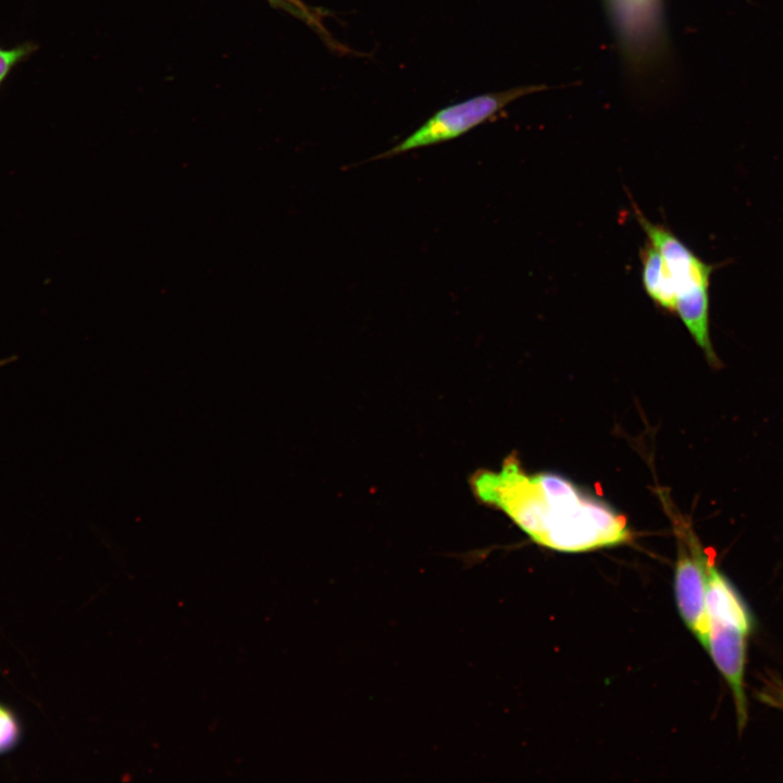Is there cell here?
Wrapping results in <instances>:
<instances>
[{"label": "cell", "instance_id": "10", "mask_svg": "<svg viewBox=\"0 0 783 783\" xmlns=\"http://www.w3.org/2000/svg\"><path fill=\"white\" fill-rule=\"evenodd\" d=\"M283 1L298 10L303 16L304 23L312 27L319 35H321L323 40L326 41L332 48L338 50L340 49V47H338V44L332 39V36L322 24L321 15L318 14V10H313L311 7L307 5L303 0Z\"/></svg>", "mask_w": 783, "mask_h": 783}, {"label": "cell", "instance_id": "9", "mask_svg": "<svg viewBox=\"0 0 783 783\" xmlns=\"http://www.w3.org/2000/svg\"><path fill=\"white\" fill-rule=\"evenodd\" d=\"M37 49L38 46L34 42H23L9 49L0 47V87L12 70L28 59Z\"/></svg>", "mask_w": 783, "mask_h": 783}, {"label": "cell", "instance_id": "11", "mask_svg": "<svg viewBox=\"0 0 783 783\" xmlns=\"http://www.w3.org/2000/svg\"><path fill=\"white\" fill-rule=\"evenodd\" d=\"M265 1L269 4H271L272 7L283 10V11L294 15L295 17L303 21V16L301 15V13L298 10H296L295 8L290 7L285 1H283V0H265Z\"/></svg>", "mask_w": 783, "mask_h": 783}, {"label": "cell", "instance_id": "4", "mask_svg": "<svg viewBox=\"0 0 783 783\" xmlns=\"http://www.w3.org/2000/svg\"><path fill=\"white\" fill-rule=\"evenodd\" d=\"M674 522L678 559L674 572V594L680 614L707 648L709 619L706 609L708 569L713 561L701 547L694 530L680 517Z\"/></svg>", "mask_w": 783, "mask_h": 783}, {"label": "cell", "instance_id": "3", "mask_svg": "<svg viewBox=\"0 0 783 783\" xmlns=\"http://www.w3.org/2000/svg\"><path fill=\"white\" fill-rule=\"evenodd\" d=\"M533 90L531 87H519L488 92L442 108L397 145L372 157L370 161L394 158L456 139L495 116L514 99Z\"/></svg>", "mask_w": 783, "mask_h": 783}, {"label": "cell", "instance_id": "6", "mask_svg": "<svg viewBox=\"0 0 783 783\" xmlns=\"http://www.w3.org/2000/svg\"><path fill=\"white\" fill-rule=\"evenodd\" d=\"M706 609L709 622L734 626L746 634L751 630L753 619L747 606L713 561L708 569Z\"/></svg>", "mask_w": 783, "mask_h": 783}, {"label": "cell", "instance_id": "7", "mask_svg": "<svg viewBox=\"0 0 783 783\" xmlns=\"http://www.w3.org/2000/svg\"><path fill=\"white\" fill-rule=\"evenodd\" d=\"M643 288L660 310L674 314L676 294L667 264L658 250L646 239L639 249Z\"/></svg>", "mask_w": 783, "mask_h": 783}, {"label": "cell", "instance_id": "1", "mask_svg": "<svg viewBox=\"0 0 783 783\" xmlns=\"http://www.w3.org/2000/svg\"><path fill=\"white\" fill-rule=\"evenodd\" d=\"M475 498L507 514L540 546L566 552L621 545L631 539L626 519L602 500L555 473L527 474L515 455L498 471L470 477Z\"/></svg>", "mask_w": 783, "mask_h": 783}, {"label": "cell", "instance_id": "2", "mask_svg": "<svg viewBox=\"0 0 783 783\" xmlns=\"http://www.w3.org/2000/svg\"><path fill=\"white\" fill-rule=\"evenodd\" d=\"M632 206L647 240L667 264L676 294L675 314L708 361L716 365L718 358L709 334V282L713 266L695 254L667 226L649 221L636 204Z\"/></svg>", "mask_w": 783, "mask_h": 783}, {"label": "cell", "instance_id": "8", "mask_svg": "<svg viewBox=\"0 0 783 783\" xmlns=\"http://www.w3.org/2000/svg\"><path fill=\"white\" fill-rule=\"evenodd\" d=\"M23 728L18 716L0 703V756L15 749L22 741Z\"/></svg>", "mask_w": 783, "mask_h": 783}, {"label": "cell", "instance_id": "5", "mask_svg": "<svg viewBox=\"0 0 783 783\" xmlns=\"http://www.w3.org/2000/svg\"><path fill=\"white\" fill-rule=\"evenodd\" d=\"M747 636L748 634L734 626L709 622L706 649L732 688L739 729L745 725L747 720V703L744 693Z\"/></svg>", "mask_w": 783, "mask_h": 783}]
</instances>
